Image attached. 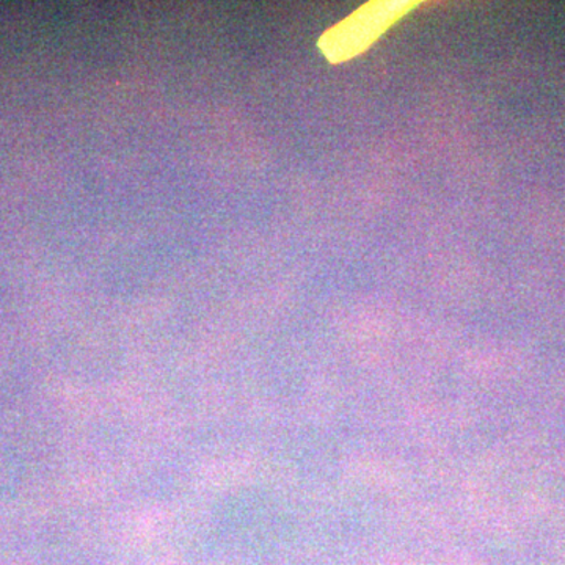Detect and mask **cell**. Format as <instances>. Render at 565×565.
<instances>
[{
    "instance_id": "obj_1",
    "label": "cell",
    "mask_w": 565,
    "mask_h": 565,
    "mask_svg": "<svg viewBox=\"0 0 565 565\" xmlns=\"http://www.w3.org/2000/svg\"><path fill=\"white\" fill-rule=\"evenodd\" d=\"M416 7V2H370L323 33L319 47L332 63H341L366 51L390 28Z\"/></svg>"
}]
</instances>
